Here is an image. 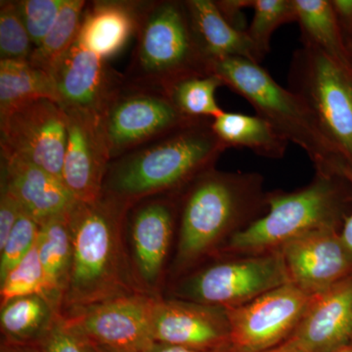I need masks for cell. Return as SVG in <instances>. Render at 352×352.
<instances>
[{
  "mask_svg": "<svg viewBox=\"0 0 352 352\" xmlns=\"http://www.w3.org/2000/svg\"><path fill=\"white\" fill-rule=\"evenodd\" d=\"M268 191L256 173L210 168L178 193L171 280L214 258L233 238L267 212Z\"/></svg>",
  "mask_w": 352,
  "mask_h": 352,
  "instance_id": "1",
  "label": "cell"
},
{
  "mask_svg": "<svg viewBox=\"0 0 352 352\" xmlns=\"http://www.w3.org/2000/svg\"><path fill=\"white\" fill-rule=\"evenodd\" d=\"M131 208L104 195L94 203L76 201L72 208L69 221L74 256L62 312L143 293L132 272L127 249L126 219Z\"/></svg>",
  "mask_w": 352,
  "mask_h": 352,
  "instance_id": "2",
  "label": "cell"
},
{
  "mask_svg": "<svg viewBox=\"0 0 352 352\" xmlns=\"http://www.w3.org/2000/svg\"><path fill=\"white\" fill-rule=\"evenodd\" d=\"M212 120H194L112 160L103 195L132 207L150 197L182 192L215 168L227 150L212 131Z\"/></svg>",
  "mask_w": 352,
  "mask_h": 352,
  "instance_id": "3",
  "label": "cell"
},
{
  "mask_svg": "<svg viewBox=\"0 0 352 352\" xmlns=\"http://www.w3.org/2000/svg\"><path fill=\"white\" fill-rule=\"evenodd\" d=\"M267 204V212L231 238L217 256L270 254L315 231L342 230L352 212V182L315 173L302 188L268 192Z\"/></svg>",
  "mask_w": 352,
  "mask_h": 352,
  "instance_id": "4",
  "label": "cell"
},
{
  "mask_svg": "<svg viewBox=\"0 0 352 352\" xmlns=\"http://www.w3.org/2000/svg\"><path fill=\"white\" fill-rule=\"evenodd\" d=\"M210 72L221 78L224 87L249 102L256 115L267 120L289 142L302 149L314 164L315 173L346 175V164L324 135L314 113L261 64L243 58H226L212 62Z\"/></svg>",
  "mask_w": 352,
  "mask_h": 352,
  "instance_id": "5",
  "label": "cell"
},
{
  "mask_svg": "<svg viewBox=\"0 0 352 352\" xmlns=\"http://www.w3.org/2000/svg\"><path fill=\"white\" fill-rule=\"evenodd\" d=\"M136 43L126 82L166 94L190 76L210 75V62L180 0L140 2Z\"/></svg>",
  "mask_w": 352,
  "mask_h": 352,
  "instance_id": "6",
  "label": "cell"
},
{
  "mask_svg": "<svg viewBox=\"0 0 352 352\" xmlns=\"http://www.w3.org/2000/svg\"><path fill=\"white\" fill-rule=\"evenodd\" d=\"M289 283L280 252L217 256L173 281L168 298L234 308Z\"/></svg>",
  "mask_w": 352,
  "mask_h": 352,
  "instance_id": "7",
  "label": "cell"
},
{
  "mask_svg": "<svg viewBox=\"0 0 352 352\" xmlns=\"http://www.w3.org/2000/svg\"><path fill=\"white\" fill-rule=\"evenodd\" d=\"M289 89L314 113L322 132L352 170V76L311 46L294 52Z\"/></svg>",
  "mask_w": 352,
  "mask_h": 352,
  "instance_id": "8",
  "label": "cell"
},
{
  "mask_svg": "<svg viewBox=\"0 0 352 352\" xmlns=\"http://www.w3.org/2000/svg\"><path fill=\"white\" fill-rule=\"evenodd\" d=\"M111 160L117 159L194 122L163 92L122 80L100 113Z\"/></svg>",
  "mask_w": 352,
  "mask_h": 352,
  "instance_id": "9",
  "label": "cell"
},
{
  "mask_svg": "<svg viewBox=\"0 0 352 352\" xmlns=\"http://www.w3.org/2000/svg\"><path fill=\"white\" fill-rule=\"evenodd\" d=\"M178 193L144 199L127 214L132 272L139 289L149 295L162 296L168 275V258L177 231Z\"/></svg>",
  "mask_w": 352,
  "mask_h": 352,
  "instance_id": "10",
  "label": "cell"
},
{
  "mask_svg": "<svg viewBox=\"0 0 352 352\" xmlns=\"http://www.w3.org/2000/svg\"><path fill=\"white\" fill-rule=\"evenodd\" d=\"M312 296L289 282L226 309L231 352H266L283 344L295 332Z\"/></svg>",
  "mask_w": 352,
  "mask_h": 352,
  "instance_id": "11",
  "label": "cell"
},
{
  "mask_svg": "<svg viewBox=\"0 0 352 352\" xmlns=\"http://www.w3.org/2000/svg\"><path fill=\"white\" fill-rule=\"evenodd\" d=\"M0 133L1 156L25 160L62 180L67 116L59 104L50 99L25 104L0 119Z\"/></svg>",
  "mask_w": 352,
  "mask_h": 352,
  "instance_id": "12",
  "label": "cell"
},
{
  "mask_svg": "<svg viewBox=\"0 0 352 352\" xmlns=\"http://www.w3.org/2000/svg\"><path fill=\"white\" fill-rule=\"evenodd\" d=\"M161 296L132 294L62 312L69 327L97 346L144 352L153 344L151 318Z\"/></svg>",
  "mask_w": 352,
  "mask_h": 352,
  "instance_id": "13",
  "label": "cell"
},
{
  "mask_svg": "<svg viewBox=\"0 0 352 352\" xmlns=\"http://www.w3.org/2000/svg\"><path fill=\"white\" fill-rule=\"evenodd\" d=\"M67 145L62 180L78 203H94L103 196L111 156L102 129L100 113L64 109Z\"/></svg>",
  "mask_w": 352,
  "mask_h": 352,
  "instance_id": "14",
  "label": "cell"
},
{
  "mask_svg": "<svg viewBox=\"0 0 352 352\" xmlns=\"http://www.w3.org/2000/svg\"><path fill=\"white\" fill-rule=\"evenodd\" d=\"M153 342L215 351L230 347L226 308L159 296L151 318Z\"/></svg>",
  "mask_w": 352,
  "mask_h": 352,
  "instance_id": "15",
  "label": "cell"
},
{
  "mask_svg": "<svg viewBox=\"0 0 352 352\" xmlns=\"http://www.w3.org/2000/svg\"><path fill=\"white\" fill-rule=\"evenodd\" d=\"M340 232L315 231L280 250L291 283L315 296L352 277V261Z\"/></svg>",
  "mask_w": 352,
  "mask_h": 352,
  "instance_id": "16",
  "label": "cell"
},
{
  "mask_svg": "<svg viewBox=\"0 0 352 352\" xmlns=\"http://www.w3.org/2000/svg\"><path fill=\"white\" fill-rule=\"evenodd\" d=\"M352 342V277L312 296L283 344L296 352H336Z\"/></svg>",
  "mask_w": 352,
  "mask_h": 352,
  "instance_id": "17",
  "label": "cell"
},
{
  "mask_svg": "<svg viewBox=\"0 0 352 352\" xmlns=\"http://www.w3.org/2000/svg\"><path fill=\"white\" fill-rule=\"evenodd\" d=\"M59 105L100 113L122 76L109 69L106 60L95 54L76 38L52 74Z\"/></svg>",
  "mask_w": 352,
  "mask_h": 352,
  "instance_id": "18",
  "label": "cell"
},
{
  "mask_svg": "<svg viewBox=\"0 0 352 352\" xmlns=\"http://www.w3.org/2000/svg\"><path fill=\"white\" fill-rule=\"evenodd\" d=\"M1 183L41 226L69 214L76 203L60 178L19 157L1 156Z\"/></svg>",
  "mask_w": 352,
  "mask_h": 352,
  "instance_id": "19",
  "label": "cell"
},
{
  "mask_svg": "<svg viewBox=\"0 0 352 352\" xmlns=\"http://www.w3.org/2000/svg\"><path fill=\"white\" fill-rule=\"evenodd\" d=\"M140 1H92L83 11L78 39L107 60L124 50L138 30Z\"/></svg>",
  "mask_w": 352,
  "mask_h": 352,
  "instance_id": "20",
  "label": "cell"
},
{
  "mask_svg": "<svg viewBox=\"0 0 352 352\" xmlns=\"http://www.w3.org/2000/svg\"><path fill=\"white\" fill-rule=\"evenodd\" d=\"M185 4L197 41L210 63L226 58L263 61L247 32L234 28L214 0H185Z\"/></svg>",
  "mask_w": 352,
  "mask_h": 352,
  "instance_id": "21",
  "label": "cell"
},
{
  "mask_svg": "<svg viewBox=\"0 0 352 352\" xmlns=\"http://www.w3.org/2000/svg\"><path fill=\"white\" fill-rule=\"evenodd\" d=\"M302 45L311 46L352 76V50L331 0H294Z\"/></svg>",
  "mask_w": 352,
  "mask_h": 352,
  "instance_id": "22",
  "label": "cell"
},
{
  "mask_svg": "<svg viewBox=\"0 0 352 352\" xmlns=\"http://www.w3.org/2000/svg\"><path fill=\"white\" fill-rule=\"evenodd\" d=\"M212 129L227 149L247 148L272 160L282 159L288 149L289 141L258 115L224 111L212 120Z\"/></svg>",
  "mask_w": 352,
  "mask_h": 352,
  "instance_id": "23",
  "label": "cell"
},
{
  "mask_svg": "<svg viewBox=\"0 0 352 352\" xmlns=\"http://www.w3.org/2000/svg\"><path fill=\"white\" fill-rule=\"evenodd\" d=\"M46 280V294L62 308L74 256L73 233L69 214L41 224L36 240Z\"/></svg>",
  "mask_w": 352,
  "mask_h": 352,
  "instance_id": "24",
  "label": "cell"
},
{
  "mask_svg": "<svg viewBox=\"0 0 352 352\" xmlns=\"http://www.w3.org/2000/svg\"><path fill=\"white\" fill-rule=\"evenodd\" d=\"M1 339L36 344L61 314L62 308L43 294L21 296L0 305Z\"/></svg>",
  "mask_w": 352,
  "mask_h": 352,
  "instance_id": "25",
  "label": "cell"
},
{
  "mask_svg": "<svg viewBox=\"0 0 352 352\" xmlns=\"http://www.w3.org/2000/svg\"><path fill=\"white\" fill-rule=\"evenodd\" d=\"M39 99H50L59 104L53 76L29 61L0 60V119Z\"/></svg>",
  "mask_w": 352,
  "mask_h": 352,
  "instance_id": "26",
  "label": "cell"
},
{
  "mask_svg": "<svg viewBox=\"0 0 352 352\" xmlns=\"http://www.w3.org/2000/svg\"><path fill=\"white\" fill-rule=\"evenodd\" d=\"M85 0H65L56 22L41 44L34 48L29 62L52 76L62 57L78 38Z\"/></svg>",
  "mask_w": 352,
  "mask_h": 352,
  "instance_id": "27",
  "label": "cell"
},
{
  "mask_svg": "<svg viewBox=\"0 0 352 352\" xmlns=\"http://www.w3.org/2000/svg\"><path fill=\"white\" fill-rule=\"evenodd\" d=\"M223 85L221 78L214 74L190 76L175 83L166 95L185 117L214 120L224 112L217 101V89Z\"/></svg>",
  "mask_w": 352,
  "mask_h": 352,
  "instance_id": "28",
  "label": "cell"
},
{
  "mask_svg": "<svg viewBox=\"0 0 352 352\" xmlns=\"http://www.w3.org/2000/svg\"><path fill=\"white\" fill-rule=\"evenodd\" d=\"M254 16L247 28L251 39L261 57L270 52L271 38L278 28L296 22V11L294 0H252Z\"/></svg>",
  "mask_w": 352,
  "mask_h": 352,
  "instance_id": "29",
  "label": "cell"
},
{
  "mask_svg": "<svg viewBox=\"0 0 352 352\" xmlns=\"http://www.w3.org/2000/svg\"><path fill=\"white\" fill-rule=\"evenodd\" d=\"M36 294L47 296L45 274L36 243L27 256L0 281V305L14 298Z\"/></svg>",
  "mask_w": 352,
  "mask_h": 352,
  "instance_id": "30",
  "label": "cell"
},
{
  "mask_svg": "<svg viewBox=\"0 0 352 352\" xmlns=\"http://www.w3.org/2000/svg\"><path fill=\"white\" fill-rule=\"evenodd\" d=\"M34 45L18 10L17 2L0 1V58L29 61Z\"/></svg>",
  "mask_w": 352,
  "mask_h": 352,
  "instance_id": "31",
  "label": "cell"
},
{
  "mask_svg": "<svg viewBox=\"0 0 352 352\" xmlns=\"http://www.w3.org/2000/svg\"><path fill=\"white\" fill-rule=\"evenodd\" d=\"M41 224L23 212L6 242L0 245V281L36 245Z\"/></svg>",
  "mask_w": 352,
  "mask_h": 352,
  "instance_id": "32",
  "label": "cell"
},
{
  "mask_svg": "<svg viewBox=\"0 0 352 352\" xmlns=\"http://www.w3.org/2000/svg\"><path fill=\"white\" fill-rule=\"evenodd\" d=\"M16 2L25 29L36 47L56 22L65 0H21Z\"/></svg>",
  "mask_w": 352,
  "mask_h": 352,
  "instance_id": "33",
  "label": "cell"
},
{
  "mask_svg": "<svg viewBox=\"0 0 352 352\" xmlns=\"http://www.w3.org/2000/svg\"><path fill=\"white\" fill-rule=\"evenodd\" d=\"M34 346L38 352H92L94 344L69 327L63 314L53 322L47 332L44 333Z\"/></svg>",
  "mask_w": 352,
  "mask_h": 352,
  "instance_id": "34",
  "label": "cell"
},
{
  "mask_svg": "<svg viewBox=\"0 0 352 352\" xmlns=\"http://www.w3.org/2000/svg\"><path fill=\"white\" fill-rule=\"evenodd\" d=\"M23 210L6 184L0 185V245L4 244Z\"/></svg>",
  "mask_w": 352,
  "mask_h": 352,
  "instance_id": "35",
  "label": "cell"
},
{
  "mask_svg": "<svg viewBox=\"0 0 352 352\" xmlns=\"http://www.w3.org/2000/svg\"><path fill=\"white\" fill-rule=\"evenodd\" d=\"M252 0H217L215 4L220 12L234 28L245 31L244 13L245 8H252Z\"/></svg>",
  "mask_w": 352,
  "mask_h": 352,
  "instance_id": "36",
  "label": "cell"
},
{
  "mask_svg": "<svg viewBox=\"0 0 352 352\" xmlns=\"http://www.w3.org/2000/svg\"><path fill=\"white\" fill-rule=\"evenodd\" d=\"M333 11L339 21L347 43L351 50L352 43V0H331Z\"/></svg>",
  "mask_w": 352,
  "mask_h": 352,
  "instance_id": "37",
  "label": "cell"
},
{
  "mask_svg": "<svg viewBox=\"0 0 352 352\" xmlns=\"http://www.w3.org/2000/svg\"><path fill=\"white\" fill-rule=\"evenodd\" d=\"M144 352H231V351L230 347L223 349H215V351H203V349H189V347L170 346V344L153 342L151 346L148 347Z\"/></svg>",
  "mask_w": 352,
  "mask_h": 352,
  "instance_id": "38",
  "label": "cell"
},
{
  "mask_svg": "<svg viewBox=\"0 0 352 352\" xmlns=\"http://www.w3.org/2000/svg\"><path fill=\"white\" fill-rule=\"evenodd\" d=\"M346 177L352 182V170H347ZM340 239L342 241L346 252H349L352 261V212L347 217L342 230L340 232Z\"/></svg>",
  "mask_w": 352,
  "mask_h": 352,
  "instance_id": "39",
  "label": "cell"
},
{
  "mask_svg": "<svg viewBox=\"0 0 352 352\" xmlns=\"http://www.w3.org/2000/svg\"><path fill=\"white\" fill-rule=\"evenodd\" d=\"M0 352H38L34 344H18L1 339Z\"/></svg>",
  "mask_w": 352,
  "mask_h": 352,
  "instance_id": "40",
  "label": "cell"
},
{
  "mask_svg": "<svg viewBox=\"0 0 352 352\" xmlns=\"http://www.w3.org/2000/svg\"><path fill=\"white\" fill-rule=\"evenodd\" d=\"M92 352H132L129 351H122V349H113V347L97 346L94 344V351Z\"/></svg>",
  "mask_w": 352,
  "mask_h": 352,
  "instance_id": "41",
  "label": "cell"
},
{
  "mask_svg": "<svg viewBox=\"0 0 352 352\" xmlns=\"http://www.w3.org/2000/svg\"><path fill=\"white\" fill-rule=\"evenodd\" d=\"M266 352H296L295 349H291V347L287 346V344H282L279 346L275 347V349H271Z\"/></svg>",
  "mask_w": 352,
  "mask_h": 352,
  "instance_id": "42",
  "label": "cell"
},
{
  "mask_svg": "<svg viewBox=\"0 0 352 352\" xmlns=\"http://www.w3.org/2000/svg\"><path fill=\"white\" fill-rule=\"evenodd\" d=\"M336 352H352V344H349V346L342 347V349H340L339 351Z\"/></svg>",
  "mask_w": 352,
  "mask_h": 352,
  "instance_id": "43",
  "label": "cell"
},
{
  "mask_svg": "<svg viewBox=\"0 0 352 352\" xmlns=\"http://www.w3.org/2000/svg\"><path fill=\"white\" fill-rule=\"evenodd\" d=\"M351 50H352V43H351Z\"/></svg>",
  "mask_w": 352,
  "mask_h": 352,
  "instance_id": "44",
  "label": "cell"
},
{
  "mask_svg": "<svg viewBox=\"0 0 352 352\" xmlns=\"http://www.w3.org/2000/svg\"><path fill=\"white\" fill-rule=\"evenodd\" d=\"M351 344H352V342H351Z\"/></svg>",
  "mask_w": 352,
  "mask_h": 352,
  "instance_id": "45",
  "label": "cell"
}]
</instances>
